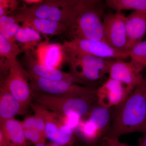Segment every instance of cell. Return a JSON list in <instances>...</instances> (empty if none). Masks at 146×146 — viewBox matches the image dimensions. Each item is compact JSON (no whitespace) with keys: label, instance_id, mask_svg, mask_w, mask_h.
Returning <instances> with one entry per match:
<instances>
[{"label":"cell","instance_id":"ac0fdd59","mask_svg":"<svg viewBox=\"0 0 146 146\" xmlns=\"http://www.w3.org/2000/svg\"><path fill=\"white\" fill-rule=\"evenodd\" d=\"M42 38L40 33L34 29L22 25L16 34L15 40L19 43L25 52L28 51L33 52L42 42Z\"/></svg>","mask_w":146,"mask_h":146},{"label":"cell","instance_id":"836d02e7","mask_svg":"<svg viewBox=\"0 0 146 146\" xmlns=\"http://www.w3.org/2000/svg\"><path fill=\"white\" fill-rule=\"evenodd\" d=\"M35 146H48L45 144V143H40L37 144V145H35Z\"/></svg>","mask_w":146,"mask_h":146},{"label":"cell","instance_id":"4dcf8cb0","mask_svg":"<svg viewBox=\"0 0 146 146\" xmlns=\"http://www.w3.org/2000/svg\"><path fill=\"white\" fill-rule=\"evenodd\" d=\"M141 84L143 86L146 97V78H143L141 82Z\"/></svg>","mask_w":146,"mask_h":146},{"label":"cell","instance_id":"cb8c5ba5","mask_svg":"<svg viewBox=\"0 0 146 146\" xmlns=\"http://www.w3.org/2000/svg\"><path fill=\"white\" fill-rule=\"evenodd\" d=\"M19 23L15 22L0 26V35L10 42H16L15 37L21 27Z\"/></svg>","mask_w":146,"mask_h":146},{"label":"cell","instance_id":"83f0119b","mask_svg":"<svg viewBox=\"0 0 146 146\" xmlns=\"http://www.w3.org/2000/svg\"><path fill=\"white\" fill-rule=\"evenodd\" d=\"M68 2L75 3L92 4L100 2L101 0H62Z\"/></svg>","mask_w":146,"mask_h":146},{"label":"cell","instance_id":"52a82bcc","mask_svg":"<svg viewBox=\"0 0 146 146\" xmlns=\"http://www.w3.org/2000/svg\"><path fill=\"white\" fill-rule=\"evenodd\" d=\"M30 106L34 112H38L44 120L46 138L60 146L70 143L73 138V130L63 122L59 114L36 104L31 103Z\"/></svg>","mask_w":146,"mask_h":146},{"label":"cell","instance_id":"9a60e30c","mask_svg":"<svg viewBox=\"0 0 146 146\" xmlns=\"http://www.w3.org/2000/svg\"><path fill=\"white\" fill-rule=\"evenodd\" d=\"M14 15L22 25L31 27L45 35L52 36L63 34L67 28L64 24L48 19L24 16L18 12Z\"/></svg>","mask_w":146,"mask_h":146},{"label":"cell","instance_id":"7c38bea8","mask_svg":"<svg viewBox=\"0 0 146 146\" xmlns=\"http://www.w3.org/2000/svg\"><path fill=\"white\" fill-rule=\"evenodd\" d=\"M132 92L120 82L109 78L97 89V102L98 104L111 108L119 105Z\"/></svg>","mask_w":146,"mask_h":146},{"label":"cell","instance_id":"7402d4cb","mask_svg":"<svg viewBox=\"0 0 146 146\" xmlns=\"http://www.w3.org/2000/svg\"><path fill=\"white\" fill-rule=\"evenodd\" d=\"M77 129L82 137L87 141H96L103 136L96 126L89 119L81 121Z\"/></svg>","mask_w":146,"mask_h":146},{"label":"cell","instance_id":"4316f807","mask_svg":"<svg viewBox=\"0 0 146 146\" xmlns=\"http://www.w3.org/2000/svg\"><path fill=\"white\" fill-rule=\"evenodd\" d=\"M99 146H131L121 143L118 138H110L105 136L102 137Z\"/></svg>","mask_w":146,"mask_h":146},{"label":"cell","instance_id":"1f68e13d","mask_svg":"<svg viewBox=\"0 0 146 146\" xmlns=\"http://www.w3.org/2000/svg\"><path fill=\"white\" fill-rule=\"evenodd\" d=\"M140 146H146V136L142 141V143Z\"/></svg>","mask_w":146,"mask_h":146},{"label":"cell","instance_id":"f546056e","mask_svg":"<svg viewBox=\"0 0 146 146\" xmlns=\"http://www.w3.org/2000/svg\"><path fill=\"white\" fill-rule=\"evenodd\" d=\"M25 2L28 4H35L41 2L43 1L44 0H24Z\"/></svg>","mask_w":146,"mask_h":146},{"label":"cell","instance_id":"5bb4252c","mask_svg":"<svg viewBox=\"0 0 146 146\" xmlns=\"http://www.w3.org/2000/svg\"><path fill=\"white\" fill-rule=\"evenodd\" d=\"M125 27L129 52L133 46L143 41L146 34V11H134L126 16Z\"/></svg>","mask_w":146,"mask_h":146},{"label":"cell","instance_id":"5b68a950","mask_svg":"<svg viewBox=\"0 0 146 146\" xmlns=\"http://www.w3.org/2000/svg\"><path fill=\"white\" fill-rule=\"evenodd\" d=\"M33 91L55 95L96 98L97 89L77 84L42 78L27 70Z\"/></svg>","mask_w":146,"mask_h":146},{"label":"cell","instance_id":"ffe728a7","mask_svg":"<svg viewBox=\"0 0 146 146\" xmlns=\"http://www.w3.org/2000/svg\"><path fill=\"white\" fill-rule=\"evenodd\" d=\"M106 5L117 12L124 10L146 11V0H105Z\"/></svg>","mask_w":146,"mask_h":146},{"label":"cell","instance_id":"f1b7e54d","mask_svg":"<svg viewBox=\"0 0 146 146\" xmlns=\"http://www.w3.org/2000/svg\"><path fill=\"white\" fill-rule=\"evenodd\" d=\"M0 146H10L2 131L0 130Z\"/></svg>","mask_w":146,"mask_h":146},{"label":"cell","instance_id":"9c48e42d","mask_svg":"<svg viewBox=\"0 0 146 146\" xmlns=\"http://www.w3.org/2000/svg\"><path fill=\"white\" fill-rule=\"evenodd\" d=\"M126 16L120 11L108 13L103 18L106 41L115 49L121 52L127 50V37L125 27Z\"/></svg>","mask_w":146,"mask_h":146},{"label":"cell","instance_id":"e0dca14e","mask_svg":"<svg viewBox=\"0 0 146 146\" xmlns=\"http://www.w3.org/2000/svg\"><path fill=\"white\" fill-rule=\"evenodd\" d=\"M0 130L8 141L10 146H28L21 122L14 118L0 120Z\"/></svg>","mask_w":146,"mask_h":146},{"label":"cell","instance_id":"2e32d148","mask_svg":"<svg viewBox=\"0 0 146 146\" xmlns=\"http://www.w3.org/2000/svg\"><path fill=\"white\" fill-rule=\"evenodd\" d=\"M25 112L21 103L2 84L0 89V120L12 119Z\"/></svg>","mask_w":146,"mask_h":146},{"label":"cell","instance_id":"30bf717a","mask_svg":"<svg viewBox=\"0 0 146 146\" xmlns=\"http://www.w3.org/2000/svg\"><path fill=\"white\" fill-rule=\"evenodd\" d=\"M24 54V63L27 71L37 76L50 80L64 81L82 85H87L90 84L70 72H66L59 69L39 63L31 52H26Z\"/></svg>","mask_w":146,"mask_h":146},{"label":"cell","instance_id":"d4e9b609","mask_svg":"<svg viewBox=\"0 0 146 146\" xmlns=\"http://www.w3.org/2000/svg\"><path fill=\"white\" fill-rule=\"evenodd\" d=\"M24 131L27 140L35 145L45 143L46 137L44 132L31 128H24Z\"/></svg>","mask_w":146,"mask_h":146},{"label":"cell","instance_id":"d6986e66","mask_svg":"<svg viewBox=\"0 0 146 146\" xmlns=\"http://www.w3.org/2000/svg\"><path fill=\"white\" fill-rule=\"evenodd\" d=\"M24 50L16 42H11L0 35V56L1 59L9 62L17 59V56Z\"/></svg>","mask_w":146,"mask_h":146},{"label":"cell","instance_id":"ba28073f","mask_svg":"<svg viewBox=\"0 0 146 146\" xmlns=\"http://www.w3.org/2000/svg\"><path fill=\"white\" fill-rule=\"evenodd\" d=\"M63 46L96 57L114 60H125L129 53L115 49L106 41L77 39L64 41Z\"/></svg>","mask_w":146,"mask_h":146},{"label":"cell","instance_id":"8992f818","mask_svg":"<svg viewBox=\"0 0 146 146\" xmlns=\"http://www.w3.org/2000/svg\"><path fill=\"white\" fill-rule=\"evenodd\" d=\"M8 65V75L2 84L21 103L26 111L31 106L33 98V91L28 82L27 71L17 59L9 61Z\"/></svg>","mask_w":146,"mask_h":146},{"label":"cell","instance_id":"7a4b0ae2","mask_svg":"<svg viewBox=\"0 0 146 146\" xmlns=\"http://www.w3.org/2000/svg\"><path fill=\"white\" fill-rule=\"evenodd\" d=\"M102 14L100 3L81 4L64 34L69 40L84 39L106 41Z\"/></svg>","mask_w":146,"mask_h":146},{"label":"cell","instance_id":"3957f363","mask_svg":"<svg viewBox=\"0 0 146 146\" xmlns=\"http://www.w3.org/2000/svg\"><path fill=\"white\" fill-rule=\"evenodd\" d=\"M36 104L63 116L76 114L81 118L88 116L96 98L52 95L33 91Z\"/></svg>","mask_w":146,"mask_h":146},{"label":"cell","instance_id":"8fae6325","mask_svg":"<svg viewBox=\"0 0 146 146\" xmlns=\"http://www.w3.org/2000/svg\"><path fill=\"white\" fill-rule=\"evenodd\" d=\"M143 71L131 60H113L108 74L109 78L121 82L132 92L143 79Z\"/></svg>","mask_w":146,"mask_h":146},{"label":"cell","instance_id":"d6a6232c","mask_svg":"<svg viewBox=\"0 0 146 146\" xmlns=\"http://www.w3.org/2000/svg\"><path fill=\"white\" fill-rule=\"evenodd\" d=\"M48 146H60V145H58V144H57L55 143H52L50 144Z\"/></svg>","mask_w":146,"mask_h":146},{"label":"cell","instance_id":"277c9868","mask_svg":"<svg viewBox=\"0 0 146 146\" xmlns=\"http://www.w3.org/2000/svg\"><path fill=\"white\" fill-rule=\"evenodd\" d=\"M81 4L62 0H44L29 7L20 9L17 12L24 16L58 22L64 24L68 27L78 7Z\"/></svg>","mask_w":146,"mask_h":146},{"label":"cell","instance_id":"4fadbf2b","mask_svg":"<svg viewBox=\"0 0 146 146\" xmlns=\"http://www.w3.org/2000/svg\"><path fill=\"white\" fill-rule=\"evenodd\" d=\"M32 53L39 63L46 66L59 69L65 63L63 44L51 43L48 38L40 42Z\"/></svg>","mask_w":146,"mask_h":146},{"label":"cell","instance_id":"603a6c76","mask_svg":"<svg viewBox=\"0 0 146 146\" xmlns=\"http://www.w3.org/2000/svg\"><path fill=\"white\" fill-rule=\"evenodd\" d=\"M35 114L27 117L21 122L24 128H31L37 129L45 133L46 124L44 120L38 112H34Z\"/></svg>","mask_w":146,"mask_h":146},{"label":"cell","instance_id":"44dd1931","mask_svg":"<svg viewBox=\"0 0 146 146\" xmlns=\"http://www.w3.org/2000/svg\"><path fill=\"white\" fill-rule=\"evenodd\" d=\"M131 60L141 70L146 68V40L142 41L132 47L129 52Z\"/></svg>","mask_w":146,"mask_h":146},{"label":"cell","instance_id":"484cf974","mask_svg":"<svg viewBox=\"0 0 146 146\" xmlns=\"http://www.w3.org/2000/svg\"><path fill=\"white\" fill-rule=\"evenodd\" d=\"M18 5V0H0V16H7L16 10Z\"/></svg>","mask_w":146,"mask_h":146},{"label":"cell","instance_id":"6da1fadb","mask_svg":"<svg viewBox=\"0 0 146 146\" xmlns=\"http://www.w3.org/2000/svg\"><path fill=\"white\" fill-rule=\"evenodd\" d=\"M138 131L146 132V97L141 83L123 102L115 106L105 136L119 138Z\"/></svg>","mask_w":146,"mask_h":146}]
</instances>
